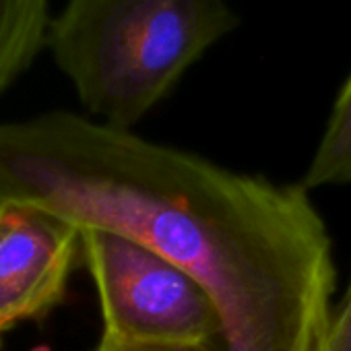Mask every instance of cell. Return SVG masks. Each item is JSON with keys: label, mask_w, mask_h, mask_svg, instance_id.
Instances as JSON below:
<instances>
[{"label": "cell", "mask_w": 351, "mask_h": 351, "mask_svg": "<svg viewBox=\"0 0 351 351\" xmlns=\"http://www.w3.org/2000/svg\"><path fill=\"white\" fill-rule=\"evenodd\" d=\"M0 203L145 244L213 298L226 351H320L332 238L302 184L234 171L89 116L0 122Z\"/></svg>", "instance_id": "cell-1"}, {"label": "cell", "mask_w": 351, "mask_h": 351, "mask_svg": "<svg viewBox=\"0 0 351 351\" xmlns=\"http://www.w3.org/2000/svg\"><path fill=\"white\" fill-rule=\"evenodd\" d=\"M238 25L228 0H66L48 48L95 120L132 130Z\"/></svg>", "instance_id": "cell-2"}, {"label": "cell", "mask_w": 351, "mask_h": 351, "mask_svg": "<svg viewBox=\"0 0 351 351\" xmlns=\"http://www.w3.org/2000/svg\"><path fill=\"white\" fill-rule=\"evenodd\" d=\"M81 240L99 298L101 335L134 343H223L213 298L186 271L114 232L83 230Z\"/></svg>", "instance_id": "cell-3"}, {"label": "cell", "mask_w": 351, "mask_h": 351, "mask_svg": "<svg viewBox=\"0 0 351 351\" xmlns=\"http://www.w3.org/2000/svg\"><path fill=\"white\" fill-rule=\"evenodd\" d=\"M79 254L81 230L71 221L34 205L0 203V343L62 304Z\"/></svg>", "instance_id": "cell-4"}, {"label": "cell", "mask_w": 351, "mask_h": 351, "mask_svg": "<svg viewBox=\"0 0 351 351\" xmlns=\"http://www.w3.org/2000/svg\"><path fill=\"white\" fill-rule=\"evenodd\" d=\"M52 19L50 0H0V95L48 46Z\"/></svg>", "instance_id": "cell-5"}, {"label": "cell", "mask_w": 351, "mask_h": 351, "mask_svg": "<svg viewBox=\"0 0 351 351\" xmlns=\"http://www.w3.org/2000/svg\"><path fill=\"white\" fill-rule=\"evenodd\" d=\"M300 184L308 191L351 184V75L337 93L322 136Z\"/></svg>", "instance_id": "cell-6"}, {"label": "cell", "mask_w": 351, "mask_h": 351, "mask_svg": "<svg viewBox=\"0 0 351 351\" xmlns=\"http://www.w3.org/2000/svg\"><path fill=\"white\" fill-rule=\"evenodd\" d=\"M320 351H351V281L341 302L332 308Z\"/></svg>", "instance_id": "cell-7"}, {"label": "cell", "mask_w": 351, "mask_h": 351, "mask_svg": "<svg viewBox=\"0 0 351 351\" xmlns=\"http://www.w3.org/2000/svg\"><path fill=\"white\" fill-rule=\"evenodd\" d=\"M93 351H226L223 343H134V341H120L108 335H101L99 343Z\"/></svg>", "instance_id": "cell-8"}]
</instances>
